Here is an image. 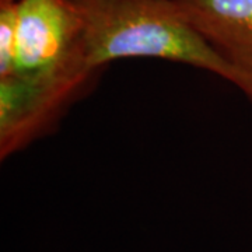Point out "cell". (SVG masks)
<instances>
[{"instance_id":"5b68a950","label":"cell","mask_w":252,"mask_h":252,"mask_svg":"<svg viewBox=\"0 0 252 252\" xmlns=\"http://www.w3.org/2000/svg\"><path fill=\"white\" fill-rule=\"evenodd\" d=\"M17 52V0H0V77L14 70Z\"/></svg>"},{"instance_id":"3957f363","label":"cell","mask_w":252,"mask_h":252,"mask_svg":"<svg viewBox=\"0 0 252 252\" xmlns=\"http://www.w3.org/2000/svg\"><path fill=\"white\" fill-rule=\"evenodd\" d=\"M83 63H89L83 26L70 0H17L13 73H55Z\"/></svg>"},{"instance_id":"7a4b0ae2","label":"cell","mask_w":252,"mask_h":252,"mask_svg":"<svg viewBox=\"0 0 252 252\" xmlns=\"http://www.w3.org/2000/svg\"><path fill=\"white\" fill-rule=\"evenodd\" d=\"M101 72L83 63L61 72L0 77V158L48 135Z\"/></svg>"},{"instance_id":"6da1fadb","label":"cell","mask_w":252,"mask_h":252,"mask_svg":"<svg viewBox=\"0 0 252 252\" xmlns=\"http://www.w3.org/2000/svg\"><path fill=\"white\" fill-rule=\"evenodd\" d=\"M83 26L93 67L153 58L189 64L235 86L252 102V83L227 63L192 26L175 0H70Z\"/></svg>"},{"instance_id":"277c9868","label":"cell","mask_w":252,"mask_h":252,"mask_svg":"<svg viewBox=\"0 0 252 252\" xmlns=\"http://www.w3.org/2000/svg\"><path fill=\"white\" fill-rule=\"evenodd\" d=\"M217 54L252 83V0H175Z\"/></svg>"}]
</instances>
